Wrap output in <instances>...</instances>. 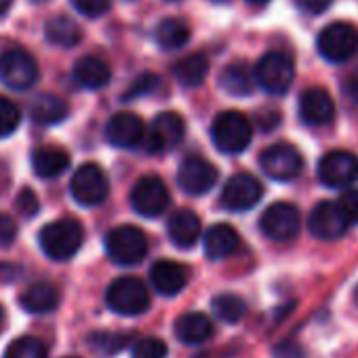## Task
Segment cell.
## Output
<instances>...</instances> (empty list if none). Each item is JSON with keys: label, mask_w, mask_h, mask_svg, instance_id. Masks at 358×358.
<instances>
[{"label": "cell", "mask_w": 358, "mask_h": 358, "mask_svg": "<svg viewBox=\"0 0 358 358\" xmlns=\"http://www.w3.org/2000/svg\"><path fill=\"white\" fill-rule=\"evenodd\" d=\"M20 274V268L13 264H0V282H11Z\"/></svg>", "instance_id": "7bdbcfd3"}, {"label": "cell", "mask_w": 358, "mask_h": 358, "mask_svg": "<svg viewBox=\"0 0 358 358\" xmlns=\"http://www.w3.org/2000/svg\"><path fill=\"white\" fill-rule=\"evenodd\" d=\"M110 179L97 162L80 164L70 179V194L80 207H97L108 199Z\"/></svg>", "instance_id": "3957f363"}, {"label": "cell", "mask_w": 358, "mask_h": 358, "mask_svg": "<svg viewBox=\"0 0 358 358\" xmlns=\"http://www.w3.org/2000/svg\"><path fill=\"white\" fill-rule=\"evenodd\" d=\"M207 74H209V59L205 53H192L173 66V76L184 87H190V89L201 87Z\"/></svg>", "instance_id": "f1b7e54d"}, {"label": "cell", "mask_w": 358, "mask_h": 358, "mask_svg": "<svg viewBox=\"0 0 358 358\" xmlns=\"http://www.w3.org/2000/svg\"><path fill=\"white\" fill-rule=\"evenodd\" d=\"M70 166V154L59 145H38L32 152V169L43 179H55Z\"/></svg>", "instance_id": "44dd1931"}, {"label": "cell", "mask_w": 358, "mask_h": 358, "mask_svg": "<svg viewBox=\"0 0 358 358\" xmlns=\"http://www.w3.org/2000/svg\"><path fill=\"white\" fill-rule=\"evenodd\" d=\"M131 207L141 217H158L166 211L171 194L158 175H145L131 190Z\"/></svg>", "instance_id": "9c48e42d"}, {"label": "cell", "mask_w": 358, "mask_h": 358, "mask_svg": "<svg viewBox=\"0 0 358 358\" xmlns=\"http://www.w3.org/2000/svg\"><path fill=\"white\" fill-rule=\"evenodd\" d=\"M318 53L333 64L348 62L358 51V30L352 24L335 22L318 34Z\"/></svg>", "instance_id": "ba28073f"}, {"label": "cell", "mask_w": 358, "mask_h": 358, "mask_svg": "<svg viewBox=\"0 0 358 358\" xmlns=\"http://www.w3.org/2000/svg\"><path fill=\"white\" fill-rule=\"evenodd\" d=\"M310 232L320 238V241H335V238H341L348 230V222L339 209L337 203H331V201H322L314 207V211L310 213Z\"/></svg>", "instance_id": "2e32d148"}, {"label": "cell", "mask_w": 358, "mask_h": 358, "mask_svg": "<svg viewBox=\"0 0 358 358\" xmlns=\"http://www.w3.org/2000/svg\"><path fill=\"white\" fill-rule=\"evenodd\" d=\"M251 122L245 114L236 110H228L215 116L211 124V139L213 145L224 154H241L251 143Z\"/></svg>", "instance_id": "7a4b0ae2"}, {"label": "cell", "mask_w": 358, "mask_h": 358, "mask_svg": "<svg viewBox=\"0 0 358 358\" xmlns=\"http://www.w3.org/2000/svg\"><path fill=\"white\" fill-rule=\"evenodd\" d=\"M348 224H358V190H348L337 201Z\"/></svg>", "instance_id": "74e56055"}, {"label": "cell", "mask_w": 358, "mask_h": 358, "mask_svg": "<svg viewBox=\"0 0 358 358\" xmlns=\"http://www.w3.org/2000/svg\"><path fill=\"white\" fill-rule=\"evenodd\" d=\"M131 358H166V343L158 337H143L133 345Z\"/></svg>", "instance_id": "e575fe53"}, {"label": "cell", "mask_w": 358, "mask_h": 358, "mask_svg": "<svg viewBox=\"0 0 358 358\" xmlns=\"http://www.w3.org/2000/svg\"><path fill=\"white\" fill-rule=\"evenodd\" d=\"M145 135L143 122L133 112H118L106 124V139L114 148H135Z\"/></svg>", "instance_id": "e0dca14e"}, {"label": "cell", "mask_w": 358, "mask_h": 358, "mask_svg": "<svg viewBox=\"0 0 358 358\" xmlns=\"http://www.w3.org/2000/svg\"><path fill=\"white\" fill-rule=\"evenodd\" d=\"M38 64L26 49H7L0 53V83L11 91H28L38 83Z\"/></svg>", "instance_id": "5b68a950"}, {"label": "cell", "mask_w": 358, "mask_h": 358, "mask_svg": "<svg viewBox=\"0 0 358 358\" xmlns=\"http://www.w3.org/2000/svg\"><path fill=\"white\" fill-rule=\"evenodd\" d=\"M213 3H226V0H213Z\"/></svg>", "instance_id": "f907efd6"}, {"label": "cell", "mask_w": 358, "mask_h": 358, "mask_svg": "<svg viewBox=\"0 0 358 358\" xmlns=\"http://www.w3.org/2000/svg\"><path fill=\"white\" fill-rule=\"evenodd\" d=\"M264 196V188L259 184V179L251 173H236L232 175L220 196V203L224 209L232 213H243L253 209Z\"/></svg>", "instance_id": "30bf717a"}, {"label": "cell", "mask_w": 358, "mask_h": 358, "mask_svg": "<svg viewBox=\"0 0 358 358\" xmlns=\"http://www.w3.org/2000/svg\"><path fill=\"white\" fill-rule=\"evenodd\" d=\"M89 343L97 354L110 356V354H116L118 350H122V345L127 343V337L114 335V333H95L89 337Z\"/></svg>", "instance_id": "836d02e7"}, {"label": "cell", "mask_w": 358, "mask_h": 358, "mask_svg": "<svg viewBox=\"0 0 358 358\" xmlns=\"http://www.w3.org/2000/svg\"><path fill=\"white\" fill-rule=\"evenodd\" d=\"M175 335L182 343L188 345H201L213 335V322L203 312H190L182 314L175 320Z\"/></svg>", "instance_id": "7402d4cb"}, {"label": "cell", "mask_w": 358, "mask_h": 358, "mask_svg": "<svg viewBox=\"0 0 358 358\" xmlns=\"http://www.w3.org/2000/svg\"><path fill=\"white\" fill-rule=\"evenodd\" d=\"M354 301H356V306H358V287H356V291H354Z\"/></svg>", "instance_id": "c3c4849f"}, {"label": "cell", "mask_w": 358, "mask_h": 358, "mask_svg": "<svg viewBox=\"0 0 358 358\" xmlns=\"http://www.w3.org/2000/svg\"><path fill=\"white\" fill-rule=\"evenodd\" d=\"M15 207H17V211L24 215V217H34L36 213H38V196L32 192V190H22L20 194H17V199H15Z\"/></svg>", "instance_id": "f35d334b"}, {"label": "cell", "mask_w": 358, "mask_h": 358, "mask_svg": "<svg viewBox=\"0 0 358 358\" xmlns=\"http://www.w3.org/2000/svg\"><path fill=\"white\" fill-rule=\"evenodd\" d=\"M160 87V78L152 72L141 74L137 80H133V85L129 87V91L124 93V99H135V97H143V95H152L156 89Z\"/></svg>", "instance_id": "d590c367"}, {"label": "cell", "mask_w": 358, "mask_h": 358, "mask_svg": "<svg viewBox=\"0 0 358 358\" xmlns=\"http://www.w3.org/2000/svg\"><path fill=\"white\" fill-rule=\"evenodd\" d=\"M166 232L177 249H192L203 234V224L192 209H177L169 217Z\"/></svg>", "instance_id": "d6986e66"}, {"label": "cell", "mask_w": 358, "mask_h": 358, "mask_svg": "<svg viewBox=\"0 0 358 358\" xmlns=\"http://www.w3.org/2000/svg\"><path fill=\"white\" fill-rule=\"evenodd\" d=\"M220 87L234 97H247L255 89V74L245 62H234L222 70Z\"/></svg>", "instance_id": "484cf974"}, {"label": "cell", "mask_w": 358, "mask_h": 358, "mask_svg": "<svg viewBox=\"0 0 358 358\" xmlns=\"http://www.w3.org/2000/svg\"><path fill=\"white\" fill-rule=\"evenodd\" d=\"M70 358H76V356H70Z\"/></svg>", "instance_id": "816d5d0a"}, {"label": "cell", "mask_w": 358, "mask_h": 358, "mask_svg": "<svg viewBox=\"0 0 358 358\" xmlns=\"http://www.w3.org/2000/svg\"><path fill=\"white\" fill-rule=\"evenodd\" d=\"M247 3H251V5H266V3H270V0H247Z\"/></svg>", "instance_id": "bcb514c9"}, {"label": "cell", "mask_w": 358, "mask_h": 358, "mask_svg": "<svg viewBox=\"0 0 358 358\" xmlns=\"http://www.w3.org/2000/svg\"><path fill=\"white\" fill-rule=\"evenodd\" d=\"M217 169L203 156H188L177 171V184L190 196H203L217 184Z\"/></svg>", "instance_id": "9a60e30c"}, {"label": "cell", "mask_w": 358, "mask_h": 358, "mask_svg": "<svg viewBox=\"0 0 358 358\" xmlns=\"http://www.w3.org/2000/svg\"><path fill=\"white\" fill-rule=\"evenodd\" d=\"M32 3H38V5H43V3H47V0H32Z\"/></svg>", "instance_id": "681fc988"}, {"label": "cell", "mask_w": 358, "mask_h": 358, "mask_svg": "<svg viewBox=\"0 0 358 358\" xmlns=\"http://www.w3.org/2000/svg\"><path fill=\"white\" fill-rule=\"evenodd\" d=\"M211 306H213V312L217 314V318H222L224 322H230V324H236L238 320H243V316L247 312V303L234 293H222V295L213 297Z\"/></svg>", "instance_id": "4dcf8cb0"}, {"label": "cell", "mask_w": 358, "mask_h": 358, "mask_svg": "<svg viewBox=\"0 0 358 358\" xmlns=\"http://www.w3.org/2000/svg\"><path fill=\"white\" fill-rule=\"evenodd\" d=\"M154 41L162 51H177L188 45L190 26L179 17H164L154 30Z\"/></svg>", "instance_id": "4316f807"}, {"label": "cell", "mask_w": 358, "mask_h": 358, "mask_svg": "<svg viewBox=\"0 0 358 358\" xmlns=\"http://www.w3.org/2000/svg\"><path fill=\"white\" fill-rule=\"evenodd\" d=\"M5 358H47V348L36 337H20L9 343Z\"/></svg>", "instance_id": "1f68e13d"}, {"label": "cell", "mask_w": 358, "mask_h": 358, "mask_svg": "<svg viewBox=\"0 0 358 358\" xmlns=\"http://www.w3.org/2000/svg\"><path fill=\"white\" fill-rule=\"evenodd\" d=\"M72 5L80 15L95 20V17H101L103 13H108L110 0H72Z\"/></svg>", "instance_id": "8d00e7d4"}, {"label": "cell", "mask_w": 358, "mask_h": 358, "mask_svg": "<svg viewBox=\"0 0 358 358\" xmlns=\"http://www.w3.org/2000/svg\"><path fill=\"white\" fill-rule=\"evenodd\" d=\"M297 9H301L303 13H310V15H318L322 11L329 9L331 0H295Z\"/></svg>", "instance_id": "60d3db41"}, {"label": "cell", "mask_w": 358, "mask_h": 358, "mask_svg": "<svg viewBox=\"0 0 358 358\" xmlns=\"http://www.w3.org/2000/svg\"><path fill=\"white\" fill-rule=\"evenodd\" d=\"M335 116V103L331 99V95L320 89V87H312L306 89L299 97V118L308 124V127H322L329 124Z\"/></svg>", "instance_id": "ac0fdd59"}, {"label": "cell", "mask_w": 358, "mask_h": 358, "mask_svg": "<svg viewBox=\"0 0 358 358\" xmlns=\"http://www.w3.org/2000/svg\"><path fill=\"white\" fill-rule=\"evenodd\" d=\"M83 238L85 232L76 220H57L53 224H47L38 234L43 253L55 262H66L74 257L83 247Z\"/></svg>", "instance_id": "6da1fadb"}, {"label": "cell", "mask_w": 358, "mask_h": 358, "mask_svg": "<svg viewBox=\"0 0 358 358\" xmlns=\"http://www.w3.org/2000/svg\"><path fill=\"white\" fill-rule=\"evenodd\" d=\"M17 238V224L13 217L0 213V249H7L15 243Z\"/></svg>", "instance_id": "ab89813d"}, {"label": "cell", "mask_w": 358, "mask_h": 358, "mask_svg": "<svg viewBox=\"0 0 358 358\" xmlns=\"http://www.w3.org/2000/svg\"><path fill=\"white\" fill-rule=\"evenodd\" d=\"M253 74H255V83L266 93H270V95H282L293 85L295 66H293V59L287 53L270 51V53H266L257 62Z\"/></svg>", "instance_id": "52a82bcc"}, {"label": "cell", "mask_w": 358, "mask_h": 358, "mask_svg": "<svg viewBox=\"0 0 358 358\" xmlns=\"http://www.w3.org/2000/svg\"><path fill=\"white\" fill-rule=\"evenodd\" d=\"M3 322H5V310L0 308V327H3Z\"/></svg>", "instance_id": "7dc6e473"}, {"label": "cell", "mask_w": 358, "mask_h": 358, "mask_svg": "<svg viewBox=\"0 0 358 358\" xmlns=\"http://www.w3.org/2000/svg\"><path fill=\"white\" fill-rule=\"evenodd\" d=\"M110 78H112L110 66L101 57L85 55L74 64V80L85 89L97 91V89L106 87L110 83Z\"/></svg>", "instance_id": "cb8c5ba5"}, {"label": "cell", "mask_w": 358, "mask_h": 358, "mask_svg": "<svg viewBox=\"0 0 358 358\" xmlns=\"http://www.w3.org/2000/svg\"><path fill=\"white\" fill-rule=\"evenodd\" d=\"M20 124H22L20 108L11 99L0 95V139L13 135L20 129Z\"/></svg>", "instance_id": "d6a6232c"}, {"label": "cell", "mask_w": 358, "mask_h": 358, "mask_svg": "<svg viewBox=\"0 0 358 358\" xmlns=\"http://www.w3.org/2000/svg\"><path fill=\"white\" fill-rule=\"evenodd\" d=\"M68 103L53 95V93H43V95H36V99L32 101L30 106V116L34 122L38 124H45V127H53V124H59L66 116H68Z\"/></svg>", "instance_id": "83f0119b"}, {"label": "cell", "mask_w": 358, "mask_h": 358, "mask_svg": "<svg viewBox=\"0 0 358 358\" xmlns=\"http://www.w3.org/2000/svg\"><path fill=\"white\" fill-rule=\"evenodd\" d=\"M20 303L30 314H47L59 306V291L51 282H34L20 295Z\"/></svg>", "instance_id": "d4e9b609"}, {"label": "cell", "mask_w": 358, "mask_h": 358, "mask_svg": "<svg viewBox=\"0 0 358 358\" xmlns=\"http://www.w3.org/2000/svg\"><path fill=\"white\" fill-rule=\"evenodd\" d=\"M11 5H13V0H0V17L11 9Z\"/></svg>", "instance_id": "f6af8a7d"}, {"label": "cell", "mask_w": 358, "mask_h": 358, "mask_svg": "<svg viewBox=\"0 0 358 358\" xmlns=\"http://www.w3.org/2000/svg\"><path fill=\"white\" fill-rule=\"evenodd\" d=\"M264 173L276 182H291L303 171V158L291 143H274L259 156Z\"/></svg>", "instance_id": "4fadbf2b"}, {"label": "cell", "mask_w": 358, "mask_h": 358, "mask_svg": "<svg viewBox=\"0 0 358 358\" xmlns=\"http://www.w3.org/2000/svg\"><path fill=\"white\" fill-rule=\"evenodd\" d=\"M345 87H348V93L358 101V70H354V72L350 74V78H348Z\"/></svg>", "instance_id": "ee69618b"}, {"label": "cell", "mask_w": 358, "mask_h": 358, "mask_svg": "<svg viewBox=\"0 0 358 358\" xmlns=\"http://www.w3.org/2000/svg\"><path fill=\"white\" fill-rule=\"evenodd\" d=\"M106 303L120 316H137L150 308V291L139 278L122 276L108 287Z\"/></svg>", "instance_id": "277c9868"}, {"label": "cell", "mask_w": 358, "mask_h": 358, "mask_svg": "<svg viewBox=\"0 0 358 358\" xmlns=\"http://www.w3.org/2000/svg\"><path fill=\"white\" fill-rule=\"evenodd\" d=\"M45 36H47L49 43L57 45V47H64V49H70V47H76L83 41V30L74 20H70L66 15H57V17L47 22Z\"/></svg>", "instance_id": "f546056e"}, {"label": "cell", "mask_w": 358, "mask_h": 358, "mask_svg": "<svg viewBox=\"0 0 358 358\" xmlns=\"http://www.w3.org/2000/svg\"><path fill=\"white\" fill-rule=\"evenodd\" d=\"M259 228L266 238H270L274 243H289L299 234L301 217H299V211L295 205L274 203L264 211V215L259 220Z\"/></svg>", "instance_id": "8fae6325"}, {"label": "cell", "mask_w": 358, "mask_h": 358, "mask_svg": "<svg viewBox=\"0 0 358 358\" xmlns=\"http://www.w3.org/2000/svg\"><path fill=\"white\" fill-rule=\"evenodd\" d=\"M241 245L238 232L228 224H215L205 232V253L209 259H226L230 257Z\"/></svg>", "instance_id": "603a6c76"}, {"label": "cell", "mask_w": 358, "mask_h": 358, "mask_svg": "<svg viewBox=\"0 0 358 358\" xmlns=\"http://www.w3.org/2000/svg\"><path fill=\"white\" fill-rule=\"evenodd\" d=\"M276 358H303V352H301V348L297 345V343H280L278 348H276Z\"/></svg>", "instance_id": "b9f144b4"}, {"label": "cell", "mask_w": 358, "mask_h": 358, "mask_svg": "<svg viewBox=\"0 0 358 358\" xmlns=\"http://www.w3.org/2000/svg\"><path fill=\"white\" fill-rule=\"evenodd\" d=\"M318 179L327 188H348L358 182V156L345 150H333L318 162Z\"/></svg>", "instance_id": "7c38bea8"}, {"label": "cell", "mask_w": 358, "mask_h": 358, "mask_svg": "<svg viewBox=\"0 0 358 358\" xmlns=\"http://www.w3.org/2000/svg\"><path fill=\"white\" fill-rule=\"evenodd\" d=\"M150 282L160 295H177L184 291L188 282V272L182 264L171 262V259H160L150 268Z\"/></svg>", "instance_id": "ffe728a7"}, {"label": "cell", "mask_w": 358, "mask_h": 358, "mask_svg": "<svg viewBox=\"0 0 358 358\" xmlns=\"http://www.w3.org/2000/svg\"><path fill=\"white\" fill-rule=\"evenodd\" d=\"M186 135V122L177 112H160L148 135H143V148L150 154H160L169 148H175L184 141Z\"/></svg>", "instance_id": "5bb4252c"}, {"label": "cell", "mask_w": 358, "mask_h": 358, "mask_svg": "<svg viewBox=\"0 0 358 358\" xmlns=\"http://www.w3.org/2000/svg\"><path fill=\"white\" fill-rule=\"evenodd\" d=\"M106 253L118 266H137L148 253V238L135 226H118L106 236Z\"/></svg>", "instance_id": "8992f818"}]
</instances>
